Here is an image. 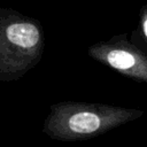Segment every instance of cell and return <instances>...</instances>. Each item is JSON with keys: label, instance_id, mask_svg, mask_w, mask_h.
Returning a JSON list of instances; mask_svg holds the SVG:
<instances>
[{"label": "cell", "instance_id": "6da1fadb", "mask_svg": "<svg viewBox=\"0 0 147 147\" xmlns=\"http://www.w3.org/2000/svg\"><path fill=\"white\" fill-rule=\"evenodd\" d=\"M144 111L98 102L60 101L49 107L42 132L60 141L96 138L123 124L136 121Z\"/></svg>", "mask_w": 147, "mask_h": 147}, {"label": "cell", "instance_id": "277c9868", "mask_svg": "<svg viewBox=\"0 0 147 147\" xmlns=\"http://www.w3.org/2000/svg\"><path fill=\"white\" fill-rule=\"evenodd\" d=\"M138 32L147 42V5H144L139 10V26Z\"/></svg>", "mask_w": 147, "mask_h": 147}, {"label": "cell", "instance_id": "3957f363", "mask_svg": "<svg viewBox=\"0 0 147 147\" xmlns=\"http://www.w3.org/2000/svg\"><path fill=\"white\" fill-rule=\"evenodd\" d=\"M87 55L125 77L147 83V55L130 42L125 33L93 44L87 48Z\"/></svg>", "mask_w": 147, "mask_h": 147}, {"label": "cell", "instance_id": "7a4b0ae2", "mask_svg": "<svg viewBox=\"0 0 147 147\" xmlns=\"http://www.w3.org/2000/svg\"><path fill=\"white\" fill-rule=\"evenodd\" d=\"M44 49L45 32L37 18L0 8V82L22 78L40 62Z\"/></svg>", "mask_w": 147, "mask_h": 147}]
</instances>
